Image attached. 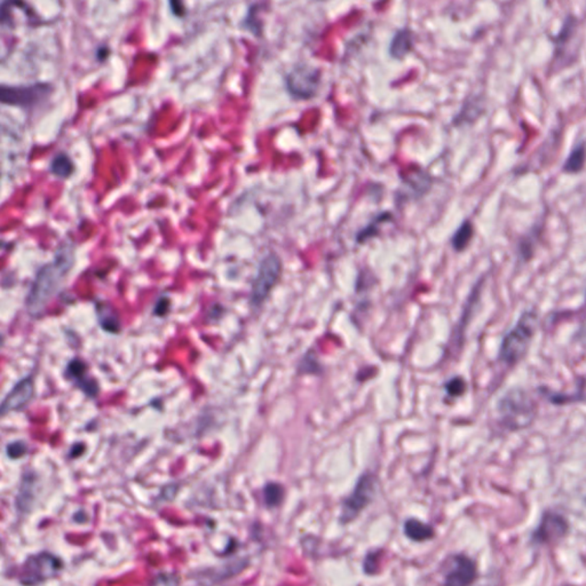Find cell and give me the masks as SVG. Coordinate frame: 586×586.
<instances>
[{"label":"cell","instance_id":"obj_1","mask_svg":"<svg viewBox=\"0 0 586 586\" xmlns=\"http://www.w3.org/2000/svg\"><path fill=\"white\" fill-rule=\"evenodd\" d=\"M74 265L72 251L67 246L56 252L54 260L44 266L34 279L27 297V309L32 315H38L53 298Z\"/></svg>","mask_w":586,"mask_h":586},{"label":"cell","instance_id":"obj_2","mask_svg":"<svg viewBox=\"0 0 586 586\" xmlns=\"http://www.w3.org/2000/svg\"><path fill=\"white\" fill-rule=\"evenodd\" d=\"M537 317L533 312H526L514 328L502 339L500 359L507 366H513L524 357L536 331Z\"/></svg>","mask_w":586,"mask_h":586},{"label":"cell","instance_id":"obj_3","mask_svg":"<svg viewBox=\"0 0 586 586\" xmlns=\"http://www.w3.org/2000/svg\"><path fill=\"white\" fill-rule=\"evenodd\" d=\"M282 275V261L274 253L261 260L257 275L252 283L250 301L252 306L259 307L269 297L270 292L277 286Z\"/></svg>","mask_w":586,"mask_h":586},{"label":"cell","instance_id":"obj_4","mask_svg":"<svg viewBox=\"0 0 586 586\" xmlns=\"http://www.w3.org/2000/svg\"><path fill=\"white\" fill-rule=\"evenodd\" d=\"M62 569L63 562L55 555L48 552L38 553L25 560L20 582L27 585L41 584L58 576Z\"/></svg>","mask_w":586,"mask_h":586},{"label":"cell","instance_id":"obj_5","mask_svg":"<svg viewBox=\"0 0 586 586\" xmlns=\"http://www.w3.org/2000/svg\"><path fill=\"white\" fill-rule=\"evenodd\" d=\"M500 415L512 429L524 428L535 416L533 402L521 391H512L500 401Z\"/></svg>","mask_w":586,"mask_h":586},{"label":"cell","instance_id":"obj_6","mask_svg":"<svg viewBox=\"0 0 586 586\" xmlns=\"http://www.w3.org/2000/svg\"><path fill=\"white\" fill-rule=\"evenodd\" d=\"M52 86L46 83H37L28 86L3 85L0 90V99L4 105L30 109L44 102L52 94Z\"/></svg>","mask_w":586,"mask_h":586},{"label":"cell","instance_id":"obj_7","mask_svg":"<svg viewBox=\"0 0 586 586\" xmlns=\"http://www.w3.org/2000/svg\"><path fill=\"white\" fill-rule=\"evenodd\" d=\"M321 77L319 69L306 65H297L286 75V88L295 99H313L320 88Z\"/></svg>","mask_w":586,"mask_h":586},{"label":"cell","instance_id":"obj_8","mask_svg":"<svg viewBox=\"0 0 586 586\" xmlns=\"http://www.w3.org/2000/svg\"><path fill=\"white\" fill-rule=\"evenodd\" d=\"M375 493V480L373 475H361L360 480L357 481V486L354 488L351 496L347 497L342 502L341 510V524H348L357 518L370 502H373Z\"/></svg>","mask_w":586,"mask_h":586},{"label":"cell","instance_id":"obj_9","mask_svg":"<svg viewBox=\"0 0 586 586\" xmlns=\"http://www.w3.org/2000/svg\"><path fill=\"white\" fill-rule=\"evenodd\" d=\"M568 529L567 520L562 515L547 512L533 533V540L537 544L555 543L567 535Z\"/></svg>","mask_w":586,"mask_h":586},{"label":"cell","instance_id":"obj_10","mask_svg":"<svg viewBox=\"0 0 586 586\" xmlns=\"http://www.w3.org/2000/svg\"><path fill=\"white\" fill-rule=\"evenodd\" d=\"M475 562L466 555H455L451 569L446 575L444 583L447 585H469L477 578Z\"/></svg>","mask_w":586,"mask_h":586},{"label":"cell","instance_id":"obj_11","mask_svg":"<svg viewBox=\"0 0 586 586\" xmlns=\"http://www.w3.org/2000/svg\"><path fill=\"white\" fill-rule=\"evenodd\" d=\"M34 387L32 378H25L20 380L18 384L12 388V391L4 399L1 404V415L5 416L7 413L18 411L25 408L34 397Z\"/></svg>","mask_w":586,"mask_h":586},{"label":"cell","instance_id":"obj_12","mask_svg":"<svg viewBox=\"0 0 586 586\" xmlns=\"http://www.w3.org/2000/svg\"><path fill=\"white\" fill-rule=\"evenodd\" d=\"M65 377L72 380V382L79 389L84 392L87 397H95L99 393V385L95 379L90 378L87 375L86 364L79 359H74L68 363L67 370H65Z\"/></svg>","mask_w":586,"mask_h":586},{"label":"cell","instance_id":"obj_13","mask_svg":"<svg viewBox=\"0 0 586 586\" xmlns=\"http://www.w3.org/2000/svg\"><path fill=\"white\" fill-rule=\"evenodd\" d=\"M413 34L409 29H402L394 34L389 45V54L393 59L402 60L413 51Z\"/></svg>","mask_w":586,"mask_h":586},{"label":"cell","instance_id":"obj_14","mask_svg":"<svg viewBox=\"0 0 586 586\" xmlns=\"http://www.w3.org/2000/svg\"><path fill=\"white\" fill-rule=\"evenodd\" d=\"M96 314L99 324L105 331L118 333L121 331V321L115 309L108 304H99L96 306Z\"/></svg>","mask_w":586,"mask_h":586},{"label":"cell","instance_id":"obj_15","mask_svg":"<svg viewBox=\"0 0 586 586\" xmlns=\"http://www.w3.org/2000/svg\"><path fill=\"white\" fill-rule=\"evenodd\" d=\"M404 533L406 537L413 542H425L434 537V529L427 524H422L417 519H409L404 524Z\"/></svg>","mask_w":586,"mask_h":586},{"label":"cell","instance_id":"obj_16","mask_svg":"<svg viewBox=\"0 0 586 586\" xmlns=\"http://www.w3.org/2000/svg\"><path fill=\"white\" fill-rule=\"evenodd\" d=\"M50 170L54 177L67 179L74 173V163L67 154L60 152L51 161Z\"/></svg>","mask_w":586,"mask_h":586},{"label":"cell","instance_id":"obj_17","mask_svg":"<svg viewBox=\"0 0 586 586\" xmlns=\"http://www.w3.org/2000/svg\"><path fill=\"white\" fill-rule=\"evenodd\" d=\"M586 161V148L584 145L576 147L564 165L566 173H577L584 168Z\"/></svg>","mask_w":586,"mask_h":586},{"label":"cell","instance_id":"obj_18","mask_svg":"<svg viewBox=\"0 0 586 586\" xmlns=\"http://www.w3.org/2000/svg\"><path fill=\"white\" fill-rule=\"evenodd\" d=\"M472 237H473V226L470 221H465L457 229L451 239V243L456 251H462L466 246H469Z\"/></svg>","mask_w":586,"mask_h":586},{"label":"cell","instance_id":"obj_19","mask_svg":"<svg viewBox=\"0 0 586 586\" xmlns=\"http://www.w3.org/2000/svg\"><path fill=\"white\" fill-rule=\"evenodd\" d=\"M284 495L286 493L281 484H274V482L268 484L264 489L265 504L269 509L277 507L284 500Z\"/></svg>","mask_w":586,"mask_h":586},{"label":"cell","instance_id":"obj_20","mask_svg":"<svg viewBox=\"0 0 586 586\" xmlns=\"http://www.w3.org/2000/svg\"><path fill=\"white\" fill-rule=\"evenodd\" d=\"M27 453H28V447H27V444L23 441H15V442L7 444L6 453L8 458H21Z\"/></svg>","mask_w":586,"mask_h":586},{"label":"cell","instance_id":"obj_21","mask_svg":"<svg viewBox=\"0 0 586 586\" xmlns=\"http://www.w3.org/2000/svg\"><path fill=\"white\" fill-rule=\"evenodd\" d=\"M446 389H447L448 394L450 397H460L465 392L466 384L462 378L456 377V378L451 379L446 384Z\"/></svg>","mask_w":586,"mask_h":586},{"label":"cell","instance_id":"obj_22","mask_svg":"<svg viewBox=\"0 0 586 586\" xmlns=\"http://www.w3.org/2000/svg\"><path fill=\"white\" fill-rule=\"evenodd\" d=\"M168 309H170V302H168V299H161V300L157 302L155 307V314L156 315H159V317H164L168 314Z\"/></svg>","mask_w":586,"mask_h":586},{"label":"cell","instance_id":"obj_23","mask_svg":"<svg viewBox=\"0 0 586 586\" xmlns=\"http://www.w3.org/2000/svg\"><path fill=\"white\" fill-rule=\"evenodd\" d=\"M84 446L81 444H77L72 448V451H70V457H78L81 456V453H84Z\"/></svg>","mask_w":586,"mask_h":586},{"label":"cell","instance_id":"obj_24","mask_svg":"<svg viewBox=\"0 0 586 586\" xmlns=\"http://www.w3.org/2000/svg\"><path fill=\"white\" fill-rule=\"evenodd\" d=\"M578 337H580V340L585 341L586 342V319L584 320V322L582 323V326H580V332H578Z\"/></svg>","mask_w":586,"mask_h":586},{"label":"cell","instance_id":"obj_25","mask_svg":"<svg viewBox=\"0 0 586 586\" xmlns=\"http://www.w3.org/2000/svg\"><path fill=\"white\" fill-rule=\"evenodd\" d=\"M319 1H323V0H319Z\"/></svg>","mask_w":586,"mask_h":586}]
</instances>
